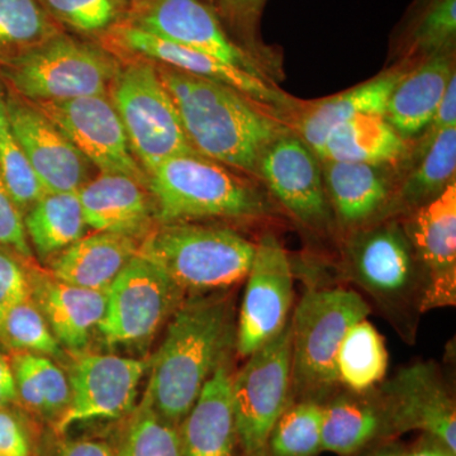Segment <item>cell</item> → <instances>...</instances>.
<instances>
[{
	"mask_svg": "<svg viewBox=\"0 0 456 456\" xmlns=\"http://www.w3.org/2000/svg\"><path fill=\"white\" fill-rule=\"evenodd\" d=\"M156 69L198 154L257 178L264 152L289 128L232 86L169 66Z\"/></svg>",
	"mask_w": 456,
	"mask_h": 456,
	"instance_id": "1",
	"label": "cell"
},
{
	"mask_svg": "<svg viewBox=\"0 0 456 456\" xmlns=\"http://www.w3.org/2000/svg\"><path fill=\"white\" fill-rule=\"evenodd\" d=\"M220 292L193 294L183 301L151 364L143 399L176 428L235 345L231 302Z\"/></svg>",
	"mask_w": 456,
	"mask_h": 456,
	"instance_id": "2",
	"label": "cell"
},
{
	"mask_svg": "<svg viewBox=\"0 0 456 456\" xmlns=\"http://www.w3.org/2000/svg\"><path fill=\"white\" fill-rule=\"evenodd\" d=\"M159 224L226 218L260 220L274 213L265 191L200 155L167 159L147 174Z\"/></svg>",
	"mask_w": 456,
	"mask_h": 456,
	"instance_id": "3",
	"label": "cell"
},
{
	"mask_svg": "<svg viewBox=\"0 0 456 456\" xmlns=\"http://www.w3.org/2000/svg\"><path fill=\"white\" fill-rule=\"evenodd\" d=\"M255 248L256 245L232 228L179 222L152 228L137 255L193 296L220 292L245 281Z\"/></svg>",
	"mask_w": 456,
	"mask_h": 456,
	"instance_id": "4",
	"label": "cell"
},
{
	"mask_svg": "<svg viewBox=\"0 0 456 456\" xmlns=\"http://www.w3.org/2000/svg\"><path fill=\"white\" fill-rule=\"evenodd\" d=\"M351 233L344 253L345 277L412 341L422 314L424 283L403 226L388 218Z\"/></svg>",
	"mask_w": 456,
	"mask_h": 456,
	"instance_id": "5",
	"label": "cell"
},
{
	"mask_svg": "<svg viewBox=\"0 0 456 456\" xmlns=\"http://www.w3.org/2000/svg\"><path fill=\"white\" fill-rule=\"evenodd\" d=\"M370 307L355 290L318 288L302 297L290 316L292 401L323 403L338 388L336 356L350 327L364 320Z\"/></svg>",
	"mask_w": 456,
	"mask_h": 456,
	"instance_id": "6",
	"label": "cell"
},
{
	"mask_svg": "<svg viewBox=\"0 0 456 456\" xmlns=\"http://www.w3.org/2000/svg\"><path fill=\"white\" fill-rule=\"evenodd\" d=\"M118 62L102 47L61 35L5 61V77L31 103L107 95Z\"/></svg>",
	"mask_w": 456,
	"mask_h": 456,
	"instance_id": "7",
	"label": "cell"
},
{
	"mask_svg": "<svg viewBox=\"0 0 456 456\" xmlns=\"http://www.w3.org/2000/svg\"><path fill=\"white\" fill-rule=\"evenodd\" d=\"M110 92L132 151L146 174L174 156L200 155L155 64L140 59L119 69Z\"/></svg>",
	"mask_w": 456,
	"mask_h": 456,
	"instance_id": "8",
	"label": "cell"
},
{
	"mask_svg": "<svg viewBox=\"0 0 456 456\" xmlns=\"http://www.w3.org/2000/svg\"><path fill=\"white\" fill-rule=\"evenodd\" d=\"M232 377L237 444L242 456H263L275 422L292 402V330L248 356Z\"/></svg>",
	"mask_w": 456,
	"mask_h": 456,
	"instance_id": "9",
	"label": "cell"
},
{
	"mask_svg": "<svg viewBox=\"0 0 456 456\" xmlns=\"http://www.w3.org/2000/svg\"><path fill=\"white\" fill-rule=\"evenodd\" d=\"M185 299V293L158 266L136 255L107 289L98 330L108 345L150 340Z\"/></svg>",
	"mask_w": 456,
	"mask_h": 456,
	"instance_id": "10",
	"label": "cell"
},
{
	"mask_svg": "<svg viewBox=\"0 0 456 456\" xmlns=\"http://www.w3.org/2000/svg\"><path fill=\"white\" fill-rule=\"evenodd\" d=\"M174 44L200 51L245 73L268 80L257 60L231 40L213 5L202 0H139L125 20Z\"/></svg>",
	"mask_w": 456,
	"mask_h": 456,
	"instance_id": "11",
	"label": "cell"
},
{
	"mask_svg": "<svg viewBox=\"0 0 456 456\" xmlns=\"http://www.w3.org/2000/svg\"><path fill=\"white\" fill-rule=\"evenodd\" d=\"M236 329L237 353L248 358L281 334L290 320L293 272L287 251L273 233L255 248Z\"/></svg>",
	"mask_w": 456,
	"mask_h": 456,
	"instance_id": "12",
	"label": "cell"
},
{
	"mask_svg": "<svg viewBox=\"0 0 456 456\" xmlns=\"http://www.w3.org/2000/svg\"><path fill=\"white\" fill-rule=\"evenodd\" d=\"M32 104L102 173L122 174L147 184L146 171L132 151L121 118L107 95Z\"/></svg>",
	"mask_w": 456,
	"mask_h": 456,
	"instance_id": "13",
	"label": "cell"
},
{
	"mask_svg": "<svg viewBox=\"0 0 456 456\" xmlns=\"http://www.w3.org/2000/svg\"><path fill=\"white\" fill-rule=\"evenodd\" d=\"M424 283L422 314L456 305V182L402 224Z\"/></svg>",
	"mask_w": 456,
	"mask_h": 456,
	"instance_id": "14",
	"label": "cell"
},
{
	"mask_svg": "<svg viewBox=\"0 0 456 456\" xmlns=\"http://www.w3.org/2000/svg\"><path fill=\"white\" fill-rule=\"evenodd\" d=\"M146 362L101 354H84L69 371L70 403L56 422L64 434L70 426L94 419H116L134 410Z\"/></svg>",
	"mask_w": 456,
	"mask_h": 456,
	"instance_id": "15",
	"label": "cell"
},
{
	"mask_svg": "<svg viewBox=\"0 0 456 456\" xmlns=\"http://www.w3.org/2000/svg\"><path fill=\"white\" fill-rule=\"evenodd\" d=\"M257 178L303 226L325 230L331 224L320 158L298 134L288 131L270 143L261 158Z\"/></svg>",
	"mask_w": 456,
	"mask_h": 456,
	"instance_id": "16",
	"label": "cell"
},
{
	"mask_svg": "<svg viewBox=\"0 0 456 456\" xmlns=\"http://www.w3.org/2000/svg\"><path fill=\"white\" fill-rule=\"evenodd\" d=\"M377 389L393 436L422 431L456 454L455 402L434 364L416 362L402 368Z\"/></svg>",
	"mask_w": 456,
	"mask_h": 456,
	"instance_id": "17",
	"label": "cell"
},
{
	"mask_svg": "<svg viewBox=\"0 0 456 456\" xmlns=\"http://www.w3.org/2000/svg\"><path fill=\"white\" fill-rule=\"evenodd\" d=\"M103 37L113 50L226 84L270 110L293 106V102L275 88L269 80L259 79L207 53L164 40L137 27L128 25L125 20L114 26Z\"/></svg>",
	"mask_w": 456,
	"mask_h": 456,
	"instance_id": "18",
	"label": "cell"
},
{
	"mask_svg": "<svg viewBox=\"0 0 456 456\" xmlns=\"http://www.w3.org/2000/svg\"><path fill=\"white\" fill-rule=\"evenodd\" d=\"M4 108L12 134L47 193H75L89 182L93 165L37 107L9 99Z\"/></svg>",
	"mask_w": 456,
	"mask_h": 456,
	"instance_id": "19",
	"label": "cell"
},
{
	"mask_svg": "<svg viewBox=\"0 0 456 456\" xmlns=\"http://www.w3.org/2000/svg\"><path fill=\"white\" fill-rule=\"evenodd\" d=\"M383 167L321 160L330 208L345 230L354 232L383 221L384 213L395 193Z\"/></svg>",
	"mask_w": 456,
	"mask_h": 456,
	"instance_id": "20",
	"label": "cell"
},
{
	"mask_svg": "<svg viewBox=\"0 0 456 456\" xmlns=\"http://www.w3.org/2000/svg\"><path fill=\"white\" fill-rule=\"evenodd\" d=\"M31 298L51 332L66 349L82 351L103 320L107 290L86 289L51 274L28 272Z\"/></svg>",
	"mask_w": 456,
	"mask_h": 456,
	"instance_id": "21",
	"label": "cell"
},
{
	"mask_svg": "<svg viewBox=\"0 0 456 456\" xmlns=\"http://www.w3.org/2000/svg\"><path fill=\"white\" fill-rule=\"evenodd\" d=\"M86 226L102 232L146 235L155 221L147 187L122 174L102 173L77 191Z\"/></svg>",
	"mask_w": 456,
	"mask_h": 456,
	"instance_id": "22",
	"label": "cell"
},
{
	"mask_svg": "<svg viewBox=\"0 0 456 456\" xmlns=\"http://www.w3.org/2000/svg\"><path fill=\"white\" fill-rule=\"evenodd\" d=\"M232 377L228 360L204 384L180 428L182 456H236Z\"/></svg>",
	"mask_w": 456,
	"mask_h": 456,
	"instance_id": "23",
	"label": "cell"
},
{
	"mask_svg": "<svg viewBox=\"0 0 456 456\" xmlns=\"http://www.w3.org/2000/svg\"><path fill=\"white\" fill-rule=\"evenodd\" d=\"M392 436L377 388L360 393L346 389L322 403V452L354 456Z\"/></svg>",
	"mask_w": 456,
	"mask_h": 456,
	"instance_id": "24",
	"label": "cell"
},
{
	"mask_svg": "<svg viewBox=\"0 0 456 456\" xmlns=\"http://www.w3.org/2000/svg\"><path fill=\"white\" fill-rule=\"evenodd\" d=\"M139 245L136 237L97 231L53 256L50 274L77 287L107 290L136 256Z\"/></svg>",
	"mask_w": 456,
	"mask_h": 456,
	"instance_id": "25",
	"label": "cell"
},
{
	"mask_svg": "<svg viewBox=\"0 0 456 456\" xmlns=\"http://www.w3.org/2000/svg\"><path fill=\"white\" fill-rule=\"evenodd\" d=\"M454 75L452 50H445L428 55L402 77L387 103L386 118L404 140L430 126Z\"/></svg>",
	"mask_w": 456,
	"mask_h": 456,
	"instance_id": "26",
	"label": "cell"
},
{
	"mask_svg": "<svg viewBox=\"0 0 456 456\" xmlns=\"http://www.w3.org/2000/svg\"><path fill=\"white\" fill-rule=\"evenodd\" d=\"M404 75L401 71L382 74L356 88L311 104L298 119V136L318 154L329 134L342 123L362 114L386 116L389 97Z\"/></svg>",
	"mask_w": 456,
	"mask_h": 456,
	"instance_id": "27",
	"label": "cell"
},
{
	"mask_svg": "<svg viewBox=\"0 0 456 456\" xmlns=\"http://www.w3.org/2000/svg\"><path fill=\"white\" fill-rule=\"evenodd\" d=\"M406 140L383 114H362L342 123L327 137L317 156L321 160L389 165L403 158Z\"/></svg>",
	"mask_w": 456,
	"mask_h": 456,
	"instance_id": "28",
	"label": "cell"
},
{
	"mask_svg": "<svg viewBox=\"0 0 456 456\" xmlns=\"http://www.w3.org/2000/svg\"><path fill=\"white\" fill-rule=\"evenodd\" d=\"M23 221L41 261H50L86 236V222L77 191L45 194Z\"/></svg>",
	"mask_w": 456,
	"mask_h": 456,
	"instance_id": "29",
	"label": "cell"
},
{
	"mask_svg": "<svg viewBox=\"0 0 456 456\" xmlns=\"http://www.w3.org/2000/svg\"><path fill=\"white\" fill-rule=\"evenodd\" d=\"M455 171L456 127H450L434 134L424 159L395 191L383 220L413 211L440 196L455 182Z\"/></svg>",
	"mask_w": 456,
	"mask_h": 456,
	"instance_id": "30",
	"label": "cell"
},
{
	"mask_svg": "<svg viewBox=\"0 0 456 456\" xmlns=\"http://www.w3.org/2000/svg\"><path fill=\"white\" fill-rule=\"evenodd\" d=\"M18 401L31 412L59 421L70 403L68 375L49 356L16 353L11 362Z\"/></svg>",
	"mask_w": 456,
	"mask_h": 456,
	"instance_id": "31",
	"label": "cell"
},
{
	"mask_svg": "<svg viewBox=\"0 0 456 456\" xmlns=\"http://www.w3.org/2000/svg\"><path fill=\"white\" fill-rule=\"evenodd\" d=\"M388 369V351L382 336L364 318L342 338L336 356L340 386L353 392H368L382 383Z\"/></svg>",
	"mask_w": 456,
	"mask_h": 456,
	"instance_id": "32",
	"label": "cell"
},
{
	"mask_svg": "<svg viewBox=\"0 0 456 456\" xmlns=\"http://www.w3.org/2000/svg\"><path fill=\"white\" fill-rule=\"evenodd\" d=\"M61 33L40 0H0V59L20 55Z\"/></svg>",
	"mask_w": 456,
	"mask_h": 456,
	"instance_id": "33",
	"label": "cell"
},
{
	"mask_svg": "<svg viewBox=\"0 0 456 456\" xmlns=\"http://www.w3.org/2000/svg\"><path fill=\"white\" fill-rule=\"evenodd\" d=\"M322 403L292 401L270 431L263 456H318L322 452Z\"/></svg>",
	"mask_w": 456,
	"mask_h": 456,
	"instance_id": "34",
	"label": "cell"
},
{
	"mask_svg": "<svg viewBox=\"0 0 456 456\" xmlns=\"http://www.w3.org/2000/svg\"><path fill=\"white\" fill-rule=\"evenodd\" d=\"M0 342L14 354L33 353L57 358L62 355L61 345L31 297L0 317Z\"/></svg>",
	"mask_w": 456,
	"mask_h": 456,
	"instance_id": "35",
	"label": "cell"
},
{
	"mask_svg": "<svg viewBox=\"0 0 456 456\" xmlns=\"http://www.w3.org/2000/svg\"><path fill=\"white\" fill-rule=\"evenodd\" d=\"M0 178L22 216H25L47 193L25 152L12 134L2 98H0Z\"/></svg>",
	"mask_w": 456,
	"mask_h": 456,
	"instance_id": "36",
	"label": "cell"
},
{
	"mask_svg": "<svg viewBox=\"0 0 456 456\" xmlns=\"http://www.w3.org/2000/svg\"><path fill=\"white\" fill-rule=\"evenodd\" d=\"M114 456H182L178 428L161 419L143 399L123 432Z\"/></svg>",
	"mask_w": 456,
	"mask_h": 456,
	"instance_id": "37",
	"label": "cell"
},
{
	"mask_svg": "<svg viewBox=\"0 0 456 456\" xmlns=\"http://www.w3.org/2000/svg\"><path fill=\"white\" fill-rule=\"evenodd\" d=\"M60 26L82 35L104 36L127 16L126 0H40Z\"/></svg>",
	"mask_w": 456,
	"mask_h": 456,
	"instance_id": "38",
	"label": "cell"
},
{
	"mask_svg": "<svg viewBox=\"0 0 456 456\" xmlns=\"http://www.w3.org/2000/svg\"><path fill=\"white\" fill-rule=\"evenodd\" d=\"M456 36V0H430L422 12L411 42L426 55L452 50Z\"/></svg>",
	"mask_w": 456,
	"mask_h": 456,
	"instance_id": "39",
	"label": "cell"
},
{
	"mask_svg": "<svg viewBox=\"0 0 456 456\" xmlns=\"http://www.w3.org/2000/svg\"><path fill=\"white\" fill-rule=\"evenodd\" d=\"M0 246L23 259H31L32 248L28 244L22 213L8 193L0 178Z\"/></svg>",
	"mask_w": 456,
	"mask_h": 456,
	"instance_id": "40",
	"label": "cell"
},
{
	"mask_svg": "<svg viewBox=\"0 0 456 456\" xmlns=\"http://www.w3.org/2000/svg\"><path fill=\"white\" fill-rule=\"evenodd\" d=\"M31 297L28 272L12 251L0 246V317Z\"/></svg>",
	"mask_w": 456,
	"mask_h": 456,
	"instance_id": "41",
	"label": "cell"
},
{
	"mask_svg": "<svg viewBox=\"0 0 456 456\" xmlns=\"http://www.w3.org/2000/svg\"><path fill=\"white\" fill-rule=\"evenodd\" d=\"M0 456H29L28 437L5 408H0Z\"/></svg>",
	"mask_w": 456,
	"mask_h": 456,
	"instance_id": "42",
	"label": "cell"
},
{
	"mask_svg": "<svg viewBox=\"0 0 456 456\" xmlns=\"http://www.w3.org/2000/svg\"><path fill=\"white\" fill-rule=\"evenodd\" d=\"M266 0H218L221 11L233 25L253 35Z\"/></svg>",
	"mask_w": 456,
	"mask_h": 456,
	"instance_id": "43",
	"label": "cell"
},
{
	"mask_svg": "<svg viewBox=\"0 0 456 456\" xmlns=\"http://www.w3.org/2000/svg\"><path fill=\"white\" fill-rule=\"evenodd\" d=\"M55 456H114V450L106 441L79 439L66 441Z\"/></svg>",
	"mask_w": 456,
	"mask_h": 456,
	"instance_id": "44",
	"label": "cell"
},
{
	"mask_svg": "<svg viewBox=\"0 0 456 456\" xmlns=\"http://www.w3.org/2000/svg\"><path fill=\"white\" fill-rule=\"evenodd\" d=\"M430 125H432V131H435V134L437 131L445 130V128L456 127V75L449 83Z\"/></svg>",
	"mask_w": 456,
	"mask_h": 456,
	"instance_id": "45",
	"label": "cell"
},
{
	"mask_svg": "<svg viewBox=\"0 0 456 456\" xmlns=\"http://www.w3.org/2000/svg\"><path fill=\"white\" fill-rule=\"evenodd\" d=\"M17 401L16 382L11 362L0 354V408H5Z\"/></svg>",
	"mask_w": 456,
	"mask_h": 456,
	"instance_id": "46",
	"label": "cell"
},
{
	"mask_svg": "<svg viewBox=\"0 0 456 456\" xmlns=\"http://www.w3.org/2000/svg\"><path fill=\"white\" fill-rule=\"evenodd\" d=\"M425 440L415 446L411 452H404V456H456L455 452L446 448L443 443L434 437L425 435Z\"/></svg>",
	"mask_w": 456,
	"mask_h": 456,
	"instance_id": "47",
	"label": "cell"
},
{
	"mask_svg": "<svg viewBox=\"0 0 456 456\" xmlns=\"http://www.w3.org/2000/svg\"><path fill=\"white\" fill-rule=\"evenodd\" d=\"M404 452H406L399 448V446L388 444V445L380 446V448L371 450L368 454L362 456H404Z\"/></svg>",
	"mask_w": 456,
	"mask_h": 456,
	"instance_id": "48",
	"label": "cell"
},
{
	"mask_svg": "<svg viewBox=\"0 0 456 456\" xmlns=\"http://www.w3.org/2000/svg\"><path fill=\"white\" fill-rule=\"evenodd\" d=\"M202 2L207 3V4L213 5V3H215L216 0H202Z\"/></svg>",
	"mask_w": 456,
	"mask_h": 456,
	"instance_id": "49",
	"label": "cell"
},
{
	"mask_svg": "<svg viewBox=\"0 0 456 456\" xmlns=\"http://www.w3.org/2000/svg\"><path fill=\"white\" fill-rule=\"evenodd\" d=\"M126 2H128L131 4V3L139 2V0H126Z\"/></svg>",
	"mask_w": 456,
	"mask_h": 456,
	"instance_id": "50",
	"label": "cell"
}]
</instances>
